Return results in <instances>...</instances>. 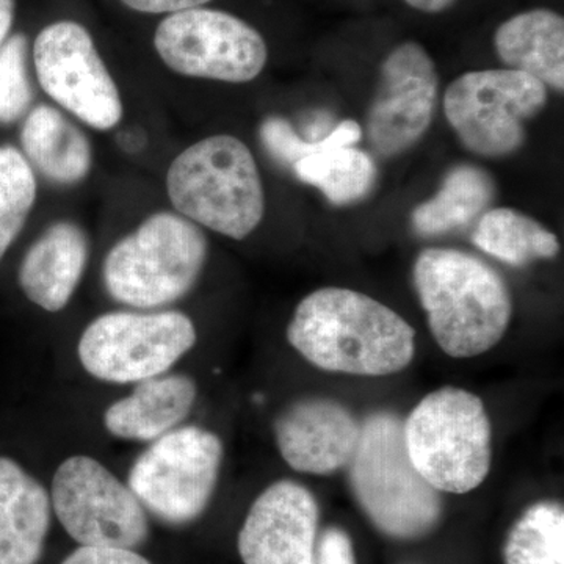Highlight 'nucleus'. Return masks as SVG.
Instances as JSON below:
<instances>
[{
  "mask_svg": "<svg viewBox=\"0 0 564 564\" xmlns=\"http://www.w3.org/2000/svg\"><path fill=\"white\" fill-rule=\"evenodd\" d=\"M473 242L497 261L513 267L552 259L560 252L554 232L529 215L508 207L486 210L475 226Z\"/></svg>",
  "mask_w": 564,
  "mask_h": 564,
  "instance_id": "obj_22",
  "label": "nucleus"
},
{
  "mask_svg": "<svg viewBox=\"0 0 564 564\" xmlns=\"http://www.w3.org/2000/svg\"><path fill=\"white\" fill-rule=\"evenodd\" d=\"M62 564H152L133 549L110 545H80Z\"/></svg>",
  "mask_w": 564,
  "mask_h": 564,
  "instance_id": "obj_29",
  "label": "nucleus"
},
{
  "mask_svg": "<svg viewBox=\"0 0 564 564\" xmlns=\"http://www.w3.org/2000/svg\"><path fill=\"white\" fill-rule=\"evenodd\" d=\"M505 564H564V508L555 500L530 505L503 544Z\"/></svg>",
  "mask_w": 564,
  "mask_h": 564,
  "instance_id": "obj_24",
  "label": "nucleus"
},
{
  "mask_svg": "<svg viewBox=\"0 0 564 564\" xmlns=\"http://www.w3.org/2000/svg\"><path fill=\"white\" fill-rule=\"evenodd\" d=\"M314 564H358L350 534L340 527H328L317 538Z\"/></svg>",
  "mask_w": 564,
  "mask_h": 564,
  "instance_id": "obj_28",
  "label": "nucleus"
},
{
  "mask_svg": "<svg viewBox=\"0 0 564 564\" xmlns=\"http://www.w3.org/2000/svg\"><path fill=\"white\" fill-rule=\"evenodd\" d=\"M33 101L28 69V39L10 36L0 50V122L11 124L24 117Z\"/></svg>",
  "mask_w": 564,
  "mask_h": 564,
  "instance_id": "obj_27",
  "label": "nucleus"
},
{
  "mask_svg": "<svg viewBox=\"0 0 564 564\" xmlns=\"http://www.w3.org/2000/svg\"><path fill=\"white\" fill-rule=\"evenodd\" d=\"M21 143L28 162L54 184L74 185L90 173V141L54 107L39 106L29 113Z\"/></svg>",
  "mask_w": 564,
  "mask_h": 564,
  "instance_id": "obj_20",
  "label": "nucleus"
},
{
  "mask_svg": "<svg viewBox=\"0 0 564 564\" xmlns=\"http://www.w3.org/2000/svg\"><path fill=\"white\" fill-rule=\"evenodd\" d=\"M198 388L187 375H159L137 383L131 395L117 400L104 413L111 436L152 443L177 429L195 406Z\"/></svg>",
  "mask_w": 564,
  "mask_h": 564,
  "instance_id": "obj_18",
  "label": "nucleus"
},
{
  "mask_svg": "<svg viewBox=\"0 0 564 564\" xmlns=\"http://www.w3.org/2000/svg\"><path fill=\"white\" fill-rule=\"evenodd\" d=\"M206 258L207 240L198 226L159 212L111 248L102 267L104 284L115 302L154 310L187 295Z\"/></svg>",
  "mask_w": 564,
  "mask_h": 564,
  "instance_id": "obj_6",
  "label": "nucleus"
},
{
  "mask_svg": "<svg viewBox=\"0 0 564 564\" xmlns=\"http://www.w3.org/2000/svg\"><path fill=\"white\" fill-rule=\"evenodd\" d=\"M41 88L85 124L109 131L122 118L117 84L90 32L74 21L47 25L33 44Z\"/></svg>",
  "mask_w": 564,
  "mask_h": 564,
  "instance_id": "obj_12",
  "label": "nucleus"
},
{
  "mask_svg": "<svg viewBox=\"0 0 564 564\" xmlns=\"http://www.w3.org/2000/svg\"><path fill=\"white\" fill-rule=\"evenodd\" d=\"M404 2L415 10L425 11V13H440V11L454 6L456 0H404Z\"/></svg>",
  "mask_w": 564,
  "mask_h": 564,
  "instance_id": "obj_32",
  "label": "nucleus"
},
{
  "mask_svg": "<svg viewBox=\"0 0 564 564\" xmlns=\"http://www.w3.org/2000/svg\"><path fill=\"white\" fill-rule=\"evenodd\" d=\"M496 187L485 170L459 165L445 176L440 192L429 202L415 207L413 226L421 236L466 228L491 206Z\"/></svg>",
  "mask_w": 564,
  "mask_h": 564,
  "instance_id": "obj_21",
  "label": "nucleus"
},
{
  "mask_svg": "<svg viewBox=\"0 0 564 564\" xmlns=\"http://www.w3.org/2000/svg\"><path fill=\"white\" fill-rule=\"evenodd\" d=\"M414 288L441 350L456 359L491 350L510 326L507 282L477 256L429 248L414 263Z\"/></svg>",
  "mask_w": 564,
  "mask_h": 564,
  "instance_id": "obj_2",
  "label": "nucleus"
},
{
  "mask_svg": "<svg viewBox=\"0 0 564 564\" xmlns=\"http://www.w3.org/2000/svg\"><path fill=\"white\" fill-rule=\"evenodd\" d=\"M304 184L314 185L336 206L362 199L373 187L377 169L367 152L355 147H329L292 166Z\"/></svg>",
  "mask_w": 564,
  "mask_h": 564,
  "instance_id": "obj_23",
  "label": "nucleus"
},
{
  "mask_svg": "<svg viewBox=\"0 0 564 564\" xmlns=\"http://www.w3.org/2000/svg\"><path fill=\"white\" fill-rule=\"evenodd\" d=\"M88 254L90 242L80 226L54 223L22 259L18 276L22 292L47 313L65 310L79 285Z\"/></svg>",
  "mask_w": 564,
  "mask_h": 564,
  "instance_id": "obj_16",
  "label": "nucleus"
},
{
  "mask_svg": "<svg viewBox=\"0 0 564 564\" xmlns=\"http://www.w3.org/2000/svg\"><path fill=\"white\" fill-rule=\"evenodd\" d=\"M321 508L314 494L293 480L263 489L237 540L243 564H314Z\"/></svg>",
  "mask_w": 564,
  "mask_h": 564,
  "instance_id": "obj_14",
  "label": "nucleus"
},
{
  "mask_svg": "<svg viewBox=\"0 0 564 564\" xmlns=\"http://www.w3.org/2000/svg\"><path fill=\"white\" fill-rule=\"evenodd\" d=\"M547 102V87L516 69L470 70L448 85L445 117L464 147L503 158L522 147L525 121Z\"/></svg>",
  "mask_w": 564,
  "mask_h": 564,
  "instance_id": "obj_8",
  "label": "nucleus"
},
{
  "mask_svg": "<svg viewBox=\"0 0 564 564\" xmlns=\"http://www.w3.org/2000/svg\"><path fill=\"white\" fill-rule=\"evenodd\" d=\"M35 199L31 163L17 148H0V259L20 236Z\"/></svg>",
  "mask_w": 564,
  "mask_h": 564,
  "instance_id": "obj_25",
  "label": "nucleus"
},
{
  "mask_svg": "<svg viewBox=\"0 0 564 564\" xmlns=\"http://www.w3.org/2000/svg\"><path fill=\"white\" fill-rule=\"evenodd\" d=\"M348 481L362 513L384 536L423 540L443 522V497L411 463L395 414L378 411L362 422Z\"/></svg>",
  "mask_w": 564,
  "mask_h": 564,
  "instance_id": "obj_3",
  "label": "nucleus"
},
{
  "mask_svg": "<svg viewBox=\"0 0 564 564\" xmlns=\"http://www.w3.org/2000/svg\"><path fill=\"white\" fill-rule=\"evenodd\" d=\"M154 46L181 76L245 84L265 68L269 50L261 33L220 10L192 9L159 24Z\"/></svg>",
  "mask_w": 564,
  "mask_h": 564,
  "instance_id": "obj_11",
  "label": "nucleus"
},
{
  "mask_svg": "<svg viewBox=\"0 0 564 564\" xmlns=\"http://www.w3.org/2000/svg\"><path fill=\"white\" fill-rule=\"evenodd\" d=\"M273 432L282 459L293 470L332 475L351 463L362 422L337 400L307 397L278 415Z\"/></svg>",
  "mask_w": 564,
  "mask_h": 564,
  "instance_id": "obj_15",
  "label": "nucleus"
},
{
  "mask_svg": "<svg viewBox=\"0 0 564 564\" xmlns=\"http://www.w3.org/2000/svg\"><path fill=\"white\" fill-rule=\"evenodd\" d=\"M174 209L212 231L242 240L265 212L261 174L247 144L214 135L181 152L166 174Z\"/></svg>",
  "mask_w": 564,
  "mask_h": 564,
  "instance_id": "obj_4",
  "label": "nucleus"
},
{
  "mask_svg": "<svg viewBox=\"0 0 564 564\" xmlns=\"http://www.w3.org/2000/svg\"><path fill=\"white\" fill-rule=\"evenodd\" d=\"M289 344L306 361L355 377H389L413 361L415 332L402 315L366 293L318 289L296 306Z\"/></svg>",
  "mask_w": 564,
  "mask_h": 564,
  "instance_id": "obj_1",
  "label": "nucleus"
},
{
  "mask_svg": "<svg viewBox=\"0 0 564 564\" xmlns=\"http://www.w3.org/2000/svg\"><path fill=\"white\" fill-rule=\"evenodd\" d=\"M192 318L166 313H110L93 321L79 340L82 367L107 383H140L169 372L195 347Z\"/></svg>",
  "mask_w": 564,
  "mask_h": 564,
  "instance_id": "obj_9",
  "label": "nucleus"
},
{
  "mask_svg": "<svg viewBox=\"0 0 564 564\" xmlns=\"http://www.w3.org/2000/svg\"><path fill=\"white\" fill-rule=\"evenodd\" d=\"M437 98L436 66L417 43H403L388 55L369 111V137L386 158L414 147L429 131Z\"/></svg>",
  "mask_w": 564,
  "mask_h": 564,
  "instance_id": "obj_13",
  "label": "nucleus"
},
{
  "mask_svg": "<svg viewBox=\"0 0 564 564\" xmlns=\"http://www.w3.org/2000/svg\"><path fill=\"white\" fill-rule=\"evenodd\" d=\"M494 46L508 68L563 91L564 21L555 11L541 9L516 14L497 29Z\"/></svg>",
  "mask_w": 564,
  "mask_h": 564,
  "instance_id": "obj_19",
  "label": "nucleus"
},
{
  "mask_svg": "<svg viewBox=\"0 0 564 564\" xmlns=\"http://www.w3.org/2000/svg\"><path fill=\"white\" fill-rule=\"evenodd\" d=\"M51 503L66 533L80 545L133 549L147 543V510L104 464L70 456L52 480Z\"/></svg>",
  "mask_w": 564,
  "mask_h": 564,
  "instance_id": "obj_10",
  "label": "nucleus"
},
{
  "mask_svg": "<svg viewBox=\"0 0 564 564\" xmlns=\"http://www.w3.org/2000/svg\"><path fill=\"white\" fill-rule=\"evenodd\" d=\"M225 448L217 434L182 426L152 441L133 463L128 486L144 510L170 525H187L209 507Z\"/></svg>",
  "mask_w": 564,
  "mask_h": 564,
  "instance_id": "obj_7",
  "label": "nucleus"
},
{
  "mask_svg": "<svg viewBox=\"0 0 564 564\" xmlns=\"http://www.w3.org/2000/svg\"><path fill=\"white\" fill-rule=\"evenodd\" d=\"M50 492L0 456V564H39L51 527Z\"/></svg>",
  "mask_w": 564,
  "mask_h": 564,
  "instance_id": "obj_17",
  "label": "nucleus"
},
{
  "mask_svg": "<svg viewBox=\"0 0 564 564\" xmlns=\"http://www.w3.org/2000/svg\"><path fill=\"white\" fill-rule=\"evenodd\" d=\"M361 128H359L358 122L352 120L339 122L332 133L318 143H310V141L302 139V135H299L295 129L292 128L291 122L284 120V118H267L261 128V139L267 151L272 154L274 161L289 166H293L303 158L329 147H337V144L355 147L361 140Z\"/></svg>",
  "mask_w": 564,
  "mask_h": 564,
  "instance_id": "obj_26",
  "label": "nucleus"
},
{
  "mask_svg": "<svg viewBox=\"0 0 564 564\" xmlns=\"http://www.w3.org/2000/svg\"><path fill=\"white\" fill-rule=\"evenodd\" d=\"M14 21V0H0V50L9 40Z\"/></svg>",
  "mask_w": 564,
  "mask_h": 564,
  "instance_id": "obj_31",
  "label": "nucleus"
},
{
  "mask_svg": "<svg viewBox=\"0 0 564 564\" xmlns=\"http://www.w3.org/2000/svg\"><path fill=\"white\" fill-rule=\"evenodd\" d=\"M128 9L139 13L162 14L180 13V11L199 9L210 0H121Z\"/></svg>",
  "mask_w": 564,
  "mask_h": 564,
  "instance_id": "obj_30",
  "label": "nucleus"
},
{
  "mask_svg": "<svg viewBox=\"0 0 564 564\" xmlns=\"http://www.w3.org/2000/svg\"><path fill=\"white\" fill-rule=\"evenodd\" d=\"M406 454L441 494H467L492 466V425L480 397L445 386L415 404L403 422Z\"/></svg>",
  "mask_w": 564,
  "mask_h": 564,
  "instance_id": "obj_5",
  "label": "nucleus"
}]
</instances>
